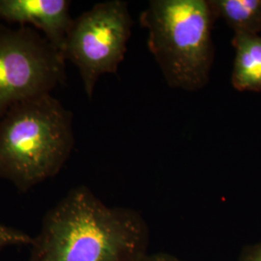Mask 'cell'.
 <instances>
[{
    "instance_id": "1",
    "label": "cell",
    "mask_w": 261,
    "mask_h": 261,
    "mask_svg": "<svg viewBox=\"0 0 261 261\" xmlns=\"http://www.w3.org/2000/svg\"><path fill=\"white\" fill-rule=\"evenodd\" d=\"M149 243L140 212L107 205L82 185L46 213L27 261H138L149 252Z\"/></svg>"
},
{
    "instance_id": "2",
    "label": "cell",
    "mask_w": 261,
    "mask_h": 261,
    "mask_svg": "<svg viewBox=\"0 0 261 261\" xmlns=\"http://www.w3.org/2000/svg\"><path fill=\"white\" fill-rule=\"evenodd\" d=\"M74 145L72 113L51 93L16 103L0 119V178L28 192L58 174Z\"/></svg>"
},
{
    "instance_id": "3",
    "label": "cell",
    "mask_w": 261,
    "mask_h": 261,
    "mask_svg": "<svg viewBox=\"0 0 261 261\" xmlns=\"http://www.w3.org/2000/svg\"><path fill=\"white\" fill-rule=\"evenodd\" d=\"M215 19L209 0H151L141 13L147 46L169 87L195 92L209 83Z\"/></svg>"
},
{
    "instance_id": "4",
    "label": "cell",
    "mask_w": 261,
    "mask_h": 261,
    "mask_svg": "<svg viewBox=\"0 0 261 261\" xmlns=\"http://www.w3.org/2000/svg\"><path fill=\"white\" fill-rule=\"evenodd\" d=\"M66 59L43 34L0 23V119L16 103L51 91L65 81Z\"/></svg>"
},
{
    "instance_id": "5",
    "label": "cell",
    "mask_w": 261,
    "mask_h": 261,
    "mask_svg": "<svg viewBox=\"0 0 261 261\" xmlns=\"http://www.w3.org/2000/svg\"><path fill=\"white\" fill-rule=\"evenodd\" d=\"M132 27L128 3L123 0L97 3L74 19L63 55L79 70L89 99L102 75L117 72L127 53Z\"/></svg>"
},
{
    "instance_id": "6",
    "label": "cell",
    "mask_w": 261,
    "mask_h": 261,
    "mask_svg": "<svg viewBox=\"0 0 261 261\" xmlns=\"http://www.w3.org/2000/svg\"><path fill=\"white\" fill-rule=\"evenodd\" d=\"M67 0H0V19L39 29L63 54L66 38L74 19Z\"/></svg>"
},
{
    "instance_id": "7",
    "label": "cell",
    "mask_w": 261,
    "mask_h": 261,
    "mask_svg": "<svg viewBox=\"0 0 261 261\" xmlns=\"http://www.w3.org/2000/svg\"><path fill=\"white\" fill-rule=\"evenodd\" d=\"M232 86L238 91H261V35L234 34Z\"/></svg>"
},
{
    "instance_id": "8",
    "label": "cell",
    "mask_w": 261,
    "mask_h": 261,
    "mask_svg": "<svg viewBox=\"0 0 261 261\" xmlns=\"http://www.w3.org/2000/svg\"><path fill=\"white\" fill-rule=\"evenodd\" d=\"M215 18L224 19L234 34H259L261 0H209Z\"/></svg>"
},
{
    "instance_id": "9",
    "label": "cell",
    "mask_w": 261,
    "mask_h": 261,
    "mask_svg": "<svg viewBox=\"0 0 261 261\" xmlns=\"http://www.w3.org/2000/svg\"><path fill=\"white\" fill-rule=\"evenodd\" d=\"M32 236L22 230L0 223V252L10 247L30 246Z\"/></svg>"
},
{
    "instance_id": "10",
    "label": "cell",
    "mask_w": 261,
    "mask_h": 261,
    "mask_svg": "<svg viewBox=\"0 0 261 261\" xmlns=\"http://www.w3.org/2000/svg\"><path fill=\"white\" fill-rule=\"evenodd\" d=\"M239 261H261V242L246 245L239 254Z\"/></svg>"
},
{
    "instance_id": "11",
    "label": "cell",
    "mask_w": 261,
    "mask_h": 261,
    "mask_svg": "<svg viewBox=\"0 0 261 261\" xmlns=\"http://www.w3.org/2000/svg\"><path fill=\"white\" fill-rule=\"evenodd\" d=\"M138 261H187L168 252H148Z\"/></svg>"
}]
</instances>
